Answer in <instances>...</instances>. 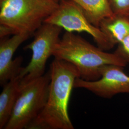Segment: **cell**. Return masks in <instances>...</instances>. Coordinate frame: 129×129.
Listing matches in <instances>:
<instances>
[{
	"label": "cell",
	"mask_w": 129,
	"mask_h": 129,
	"mask_svg": "<svg viewBox=\"0 0 129 129\" xmlns=\"http://www.w3.org/2000/svg\"><path fill=\"white\" fill-rule=\"evenodd\" d=\"M63 28L51 23H44L35 33L34 39L24 47L32 52L29 64L23 67L19 75L21 83H25L44 75L47 61L53 55Z\"/></svg>",
	"instance_id": "obj_5"
},
{
	"label": "cell",
	"mask_w": 129,
	"mask_h": 129,
	"mask_svg": "<svg viewBox=\"0 0 129 129\" xmlns=\"http://www.w3.org/2000/svg\"><path fill=\"white\" fill-rule=\"evenodd\" d=\"M50 82L49 71L27 83H21L20 94L4 129H26L45 106Z\"/></svg>",
	"instance_id": "obj_4"
},
{
	"label": "cell",
	"mask_w": 129,
	"mask_h": 129,
	"mask_svg": "<svg viewBox=\"0 0 129 129\" xmlns=\"http://www.w3.org/2000/svg\"><path fill=\"white\" fill-rule=\"evenodd\" d=\"M99 28L115 46L129 35V16L114 14L102 20Z\"/></svg>",
	"instance_id": "obj_10"
},
{
	"label": "cell",
	"mask_w": 129,
	"mask_h": 129,
	"mask_svg": "<svg viewBox=\"0 0 129 129\" xmlns=\"http://www.w3.org/2000/svg\"><path fill=\"white\" fill-rule=\"evenodd\" d=\"M115 52L129 63V35L118 44Z\"/></svg>",
	"instance_id": "obj_13"
},
{
	"label": "cell",
	"mask_w": 129,
	"mask_h": 129,
	"mask_svg": "<svg viewBox=\"0 0 129 129\" xmlns=\"http://www.w3.org/2000/svg\"><path fill=\"white\" fill-rule=\"evenodd\" d=\"M50 82L46 103L26 129H74L69 114V103L74 82L80 78L73 64L55 58L50 69Z\"/></svg>",
	"instance_id": "obj_1"
},
{
	"label": "cell",
	"mask_w": 129,
	"mask_h": 129,
	"mask_svg": "<svg viewBox=\"0 0 129 129\" xmlns=\"http://www.w3.org/2000/svg\"><path fill=\"white\" fill-rule=\"evenodd\" d=\"M60 0H0V37L32 36L58 7Z\"/></svg>",
	"instance_id": "obj_3"
},
{
	"label": "cell",
	"mask_w": 129,
	"mask_h": 129,
	"mask_svg": "<svg viewBox=\"0 0 129 129\" xmlns=\"http://www.w3.org/2000/svg\"><path fill=\"white\" fill-rule=\"evenodd\" d=\"M123 68L116 64L104 66L100 70L99 79L87 81L78 78L75 81L74 88H84L105 99H111L119 94H129V76Z\"/></svg>",
	"instance_id": "obj_7"
},
{
	"label": "cell",
	"mask_w": 129,
	"mask_h": 129,
	"mask_svg": "<svg viewBox=\"0 0 129 129\" xmlns=\"http://www.w3.org/2000/svg\"><path fill=\"white\" fill-rule=\"evenodd\" d=\"M113 14L129 16V0H108Z\"/></svg>",
	"instance_id": "obj_12"
},
{
	"label": "cell",
	"mask_w": 129,
	"mask_h": 129,
	"mask_svg": "<svg viewBox=\"0 0 129 129\" xmlns=\"http://www.w3.org/2000/svg\"><path fill=\"white\" fill-rule=\"evenodd\" d=\"M21 79L13 78L3 86L0 95V129H5L17 102L21 88Z\"/></svg>",
	"instance_id": "obj_9"
},
{
	"label": "cell",
	"mask_w": 129,
	"mask_h": 129,
	"mask_svg": "<svg viewBox=\"0 0 129 129\" xmlns=\"http://www.w3.org/2000/svg\"><path fill=\"white\" fill-rule=\"evenodd\" d=\"M83 11L88 20L99 27L102 21L113 16L108 0H72Z\"/></svg>",
	"instance_id": "obj_11"
},
{
	"label": "cell",
	"mask_w": 129,
	"mask_h": 129,
	"mask_svg": "<svg viewBox=\"0 0 129 129\" xmlns=\"http://www.w3.org/2000/svg\"><path fill=\"white\" fill-rule=\"evenodd\" d=\"M60 26L69 32H85L92 37L97 46L107 51L114 46L99 27L92 24L83 11L72 0H60L58 7L45 21Z\"/></svg>",
	"instance_id": "obj_6"
},
{
	"label": "cell",
	"mask_w": 129,
	"mask_h": 129,
	"mask_svg": "<svg viewBox=\"0 0 129 129\" xmlns=\"http://www.w3.org/2000/svg\"><path fill=\"white\" fill-rule=\"evenodd\" d=\"M52 55L73 64L78 70L80 78L87 81L100 78V70L104 66L125 67L128 64L115 52H107L74 33L67 31L55 45Z\"/></svg>",
	"instance_id": "obj_2"
},
{
	"label": "cell",
	"mask_w": 129,
	"mask_h": 129,
	"mask_svg": "<svg viewBox=\"0 0 129 129\" xmlns=\"http://www.w3.org/2000/svg\"><path fill=\"white\" fill-rule=\"evenodd\" d=\"M32 37L28 34H17L12 37L1 38L0 85L4 86L11 79L18 77L23 67L21 56L13 59L15 52L24 42Z\"/></svg>",
	"instance_id": "obj_8"
}]
</instances>
